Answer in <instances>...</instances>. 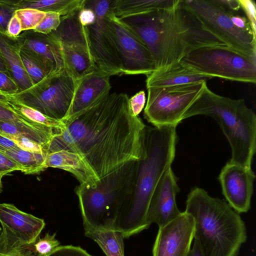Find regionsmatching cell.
I'll return each instance as SVG.
<instances>
[{"instance_id": "obj_10", "label": "cell", "mask_w": 256, "mask_h": 256, "mask_svg": "<svg viewBox=\"0 0 256 256\" xmlns=\"http://www.w3.org/2000/svg\"><path fill=\"white\" fill-rule=\"evenodd\" d=\"M207 86L200 82L165 88H147L145 118L154 126H177L186 111Z\"/></svg>"}, {"instance_id": "obj_6", "label": "cell", "mask_w": 256, "mask_h": 256, "mask_svg": "<svg viewBox=\"0 0 256 256\" xmlns=\"http://www.w3.org/2000/svg\"><path fill=\"white\" fill-rule=\"evenodd\" d=\"M136 161L127 162L102 177L94 186L80 184L76 187L84 225L114 229L120 209L130 190Z\"/></svg>"}, {"instance_id": "obj_49", "label": "cell", "mask_w": 256, "mask_h": 256, "mask_svg": "<svg viewBox=\"0 0 256 256\" xmlns=\"http://www.w3.org/2000/svg\"><path fill=\"white\" fill-rule=\"evenodd\" d=\"M5 175H6V174L4 173L0 172V193H1L2 191V177Z\"/></svg>"}, {"instance_id": "obj_46", "label": "cell", "mask_w": 256, "mask_h": 256, "mask_svg": "<svg viewBox=\"0 0 256 256\" xmlns=\"http://www.w3.org/2000/svg\"><path fill=\"white\" fill-rule=\"evenodd\" d=\"M188 256H202L200 246L196 240Z\"/></svg>"}, {"instance_id": "obj_27", "label": "cell", "mask_w": 256, "mask_h": 256, "mask_svg": "<svg viewBox=\"0 0 256 256\" xmlns=\"http://www.w3.org/2000/svg\"><path fill=\"white\" fill-rule=\"evenodd\" d=\"M0 256H40L34 244L22 242L4 224H0Z\"/></svg>"}, {"instance_id": "obj_12", "label": "cell", "mask_w": 256, "mask_h": 256, "mask_svg": "<svg viewBox=\"0 0 256 256\" xmlns=\"http://www.w3.org/2000/svg\"><path fill=\"white\" fill-rule=\"evenodd\" d=\"M90 8L96 16L95 22L85 26L90 52L96 69L110 76L122 74V66L109 24L112 4L106 0L92 2Z\"/></svg>"}, {"instance_id": "obj_7", "label": "cell", "mask_w": 256, "mask_h": 256, "mask_svg": "<svg viewBox=\"0 0 256 256\" xmlns=\"http://www.w3.org/2000/svg\"><path fill=\"white\" fill-rule=\"evenodd\" d=\"M180 62L203 75L256 84V57L243 54L224 44L195 50Z\"/></svg>"}, {"instance_id": "obj_11", "label": "cell", "mask_w": 256, "mask_h": 256, "mask_svg": "<svg viewBox=\"0 0 256 256\" xmlns=\"http://www.w3.org/2000/svg\"><path fill=\"white\" fill-rule=\"evenodd\" d=\"M78 12L60 17V26L51 32L59 44L64 70L76 80L97 70Z\"/></svg>"}, {"instance_id": "obj_39", "label": "cell", "mask_w": 256, "mask_h": 256, "mask_svg": "<svg viewBox=\"0 0 256 256\" xmlns=\"http://www.w3.org/2000/svg\"><path fill=\"white\" fill-rule=\"evenodd\" d=\"M146 102V94L140 90L129 98V108L134 116H138L143 110Z\"/></svg>"}, {"instance_id": "obj_34", "label": "cell", "mask_w": 256, "mask_h": 256, "mask_svg": "<svg viewBox=\"0 0 256 256\" xmlns=\"http://www.w3.org/2000/svg\"><path fill=\"white\" fill-rule=\"evenodd\" d=\"M16 10L15 0H0V32L6 34L8 24Z\"/></svg>"}, {"instance_id": "obj_1", "label": "cell", "mask_w": 256, "mask_h": 256, "mask_svg": "<svg viewBox=\"0 0 256 256\" xmlns=\"http://www.w3.org/2000/svg\"><path fill=\"white\" fill-rule=\"evenodd\" d=\"M128 96L113 92L64 123L48 154L68 150L78 154L98 180L146 154V126L133 115Z\"/></svg>"}, {"instance_id": "obj_23", "label": "cell", "mask_w": 256, "mask_h": 256, "mask_svg": "<svg viewBox=\"0 0 256 256\" xmlns=\"http://www.w3.org/2000/svg\"><path fill=\"white\" fill-rule=\"evenodd\" d=\"M180 0H114L113 14L118 18L144 15L178 5Z\"/></svg>"}, {"instance_id": "obj_22", "label": "cell", "mask_w": 256, "mask_h": 256, "mask_svg": "<svg viewBox=\"0 0 256 256\" xmlns=\"http://www.w3.org/2000/svg\"><path fill=\"white\" fill-rule=\"evenodd\" d=\"M0 50L8 74L17 84L18 92L32 87L33 84L22 62L16 38L0 32Z\"/></svg>"}, {"instance_id": "obj_2", "label": "cell", "mask_w": 256, "mask_h": 256, "mask_svg": "<svg viewBox=\"0 0 256 256\" xmlns=\"http://www.w3.org/2000/svg\"><path fill=\"white\" fill-rule=\"evenodd\" d=\"M121 20L147 46L156 70L179 62L198 48L224 44L203 28L182 0L168 9Z\"/></svg>"}, {"instance_id": "obj_15", "label": "cell", "mask_w": 256, "mask_h": 256, "mask_svg": "<svg viewBox=\"0 0 256 256\" xmlns=\"http://www.w3.org/2000/svg\"><path fill=\"white\" fill-rule=\"evenodd\" d=\"M256 176L251 168L228 162L222 168L218 180L228 204L236 212H248L250 208Z\"/></svg>"}, {"instance_id": "obj_40", "label": "cell", "mask_w": 256, "mask_h": 256, "mask_svg": "<svg viewBox=\"0 0 256 256\" xmlns=\"http://www.w3.org/2000/svg\"><path fill=\"white\" fill-rule=\"evenodd\" d=\"M0 91L6 94L18 92V88L14 80L8 74L0 71Z\"/></svg>"}, {"instance_id": "obj_30", "label": "cell", "mask_w": 256, "mask_h": 256, "mask_svg": "<svg viewBox=\"0 0 256 256\" xmlns=\"http://www.w3.org/2000/svg\"><path fill=\"white\" fill-rule=\"evenodd\" d=\"M20 56L25 70L33 86L54 73L21 49Z\"/></svg>"}, {"instance_id": "obj_42", "label": "cell", "mask_w": 256, "mask_h": 256, "mask_svg": "<svg viewBox=\"0 0 256 256\" xmlns=\"http://www.w3.org/2000/svg\"><path fill=\"white\" fill-rule=\"evenodd\" d=\"M78 17L79 22L84 27L94 24L96 20L94 10L84 6L78 12Z\"/></svg>"}, {"instance_id": "obj_25", "label": "cell", "mask_w": 256, "mask_h": 256, "mask_svg": "<svg viewBox=\"0 0 256 256\" xmlns=\"http://www.w3.org/2000/svg\"><path fill=\"white\" fill-rule=\"evenodd\" d=\"M84 235L96 242L106 256H124V236L117 230L84 225Z\"/></svg>"}, {"instance_id": "obj_24", "label": "cell", "mask_w": 256, "mask_h": 256, "mask_svg": "<svg viewBox=\"0 0 256 256\" xmlns=\"http://www.w3.org/2000/svg\"><path fill=\"white\" fill-rule=\"evenodd\" d=\"M84 3L85 0H15V6L16 10L32 8L65 17L83 8Z\"/></svg>"}, {"instance_id": "obj_32", "label": "cell", "mask_w": 256, "mask_h": 256, "mask_svg": "<svg viewBox=\"0 0 256 256\" xmlns=\"http://www.w3.org/2000/svg\"><path fill=\"white\" fill-rule=\"evenodd\" d=\"M0 120L12 122L40 129H45L50 128L33 122L28 120L15 112L8 105L2 103H0Z\"/></svg>"}, {"instance_id": "obj_8", "label": "cell", "mask_w": 256, "mask_h": 256, "mask_svg": "<svg viewBox=\"0 0 256 256\" xmlns=\"http://www.w3.org/2000/svg\"><path fill=\"white\" fill-rule=\"evenodd\" d=\"M184 8L203 28L227 46L250 56L256 57V34L237 28L232 22V12L217 0H182Z\"/></svg>"}, {"instance_id": "obj_36", "label": "cell", "mask_w": 256, "mask_h": 256, "mask_svg": "<svg viewBox=\"0 0 256 256\" xmlns=\"http://www.w3.org/2000/svg\"><path fill=\"white\" fill-rule=\"evenodd\" d=\"M13 141L22 150L32 152H46L47 148L35 141L22 136H6Z\"/></svg>"}, {"instance_id": "obj_17", "label": "cell", "mask_w": 256, "mask_h": 256, "mask_svg": "<svg viewBox=\"0 0 256 256\" xmlns=\"http://www.w3.org/2000/svg\"><path fill=\"white\" fill-rule=\"evenodd\" d=\"M110 77L96 70L77 80L68 112L62 122L74 118L106 98L110 94Z\"/></svg>"}, {"instance_id": "obj_50", "label": "cell", "mask_w": 256, "mask_h": 256, "mask_svg": "<svg viewBox=\"0 0 256 256\" xmlns=\"http://www.w3.org/2000/svg\"><path fill=\"white\" fill-rule=\"evenodd\" d=\"M2 230V228L0 226V232H1Z\"/></svg>"}, {"instance_id": "obj_44", "label": "cell", "mask_w": 256, "mask_h": 256, "mask_svg": "<svg viewBox=\"0 0 256 256\" xmlns=\"http://www.w3.org/2000/svg\"><path fill=\"white\" fill-rule=\"evenodd\" d=\"M20 148L12 140L0 134V152H4Z\"/></svg>"}, {"instance_id": "obj_28", "label": "cell", "mask_w": 256, "mask_h": 256, "mask_svg": "<svg viewBox=\"0 0 256 256\" xmlns=\"http://www.w3.org/2000/svg\"><path fill=\"white\" fill-rule=\"evenodd\" d=\"M3 153L16 162L20 171L26 174H38L47 168L45 165L47 153L32 152L20 148Z\"/></svg>"}, {"instance_id": "obj_18", "label": "cell", "mask_w": 256, "mask_h": 256, "mask_svg": "<svg viewBox=\"0 0 256 256\" xmlns=\"http://www.w3.org/2000/svg\"><path fill=\"white\" fill-rule=\"evenodd\" d=\"M16 40L20 49L52 72L64 70L59 44L51 33L46 34L28 30L20 34Z\"/></svg>"}, {"instance_id": "obj_31", "label": "cell", "mask_w": 256, "mask_h": 256, "mask_svg": "<svg viewBox=\"0 0 256 256\" xmlns=\"http://www.w3.org/2000/svg\"><path fill=\"white\" fill-rule=\"evenodd\" d=\"M15 14L19 18L22 31L34 30L42 21L46 12L32 8L18 10Z\"/></svg>"}, {"instance_id": "obj_16", "label": "cell", "mask_w": 256, "mask_h": 256, "mask_svg": "<svg viewBox=\"0 0 256 256\" xmlns=\"http://www.w3.org/2000/svg\"><path fill=\"white\" fill-rule=\"evenodd\" d=\"M179 192L177 178L170 167L161 176L151 198L147 214L149 226L154 223L161 227L180 214L176 202Z\"/></svg>"}, {"instance_id": "obj_4", "label": "cell", "mask_w": 256, "mask_h": 256, "mask_svg": "<svg viewBox=\"0 0 256 256\" xmlns=\"http://www.w3.org/2000/svg\"><path fill=\"white\" fill-rule=\"evenodd\" d=\"M185 212L194 222V240L202 256H238L247 233L240 214L226 202L212 198L204 189L188 194Z\"/></svg>"}, {"instance_id": "obj_47", "label": "cell", "mask_w": 256, "mask_h": 256, "mask_svg": "<svg viewBox=\"0 0 256 256\" xmlns=\"http://www.w3.org/2000/svg\"><path fill=\"white\" fill-rule=\"evenodd\" d=\"M0 71L2 72H4V73L8 74V75H9L8 74V70H7V68L6 67V64H5V62H4V58H3V56L2 55L0 50Z\"/></svg>"}, {"instance_id": "obj_21", "label": "cell", "mask_w": 256, "mask_h": 256, "mask_svg": "<svg viewBox=\"0 0 256 256\" xmlns=\"http://www.w3.org/2000/svg\"><path fill=\"white\" fill-rule=\"evenodd\" d=\"M45 165L46 168H58L68 172L80 184L94 186L99 180L82 158L72 152L59 150L47 154Z\"/></svg>"}, {"instance_id": "obj_48", "label": "cell", "mask_w": 256, "mask_h": 256, "mask_svg": "<svg viewBox=\"0 0 256 256\" xmlns=\"http://www.w3.org/2000/svg\"><path fill=\"white\" fill-rule=\"evenodd\" d=\"M10 98L8 94H6L0 91V103L8 105Z\"/></svg>"}, {"instance_id": "obj_43", "label": "cell", "mask_w": 256, "mask_h": 256, "mask_svg": "<svg viewBox=\"0 0 256 256\" xmlns=\"http://www.w3.org/2000/svg\"><path fill=\"white\" fill-rule=\"evenodd\" d=\"M22 32L20 22L14 14L8 24L6 34L10 37L16 38Z\"/></svg>"}, {"instance_id": "obj_5", "label": "cell", "mask_w": 256, "mask_h": 256, "mask_svg": "<svg viewBox=\"0 0 256 256\" xmlns=\"http://www.w3.org/2000/svg\"><path fill=\"white\" fill-rule=\"evenodd\" d=\"M198 115L210 116L219 124L230 146L229 162L251 168L256 149V116L244 100L218 95L206 86L184 120Z\"/></svg>"}, {"instance_id": "obj_29", "label": "cell", "mask_w": 256, "mask_h": 256, "mask_svg": "<svg viewBox=\"0 0 256 256\" xmlns=\"http://www.w3.org/2000/svg\"><path fill=\"white\" fill-rule=\"evenodd\" d=\"M8 105L22 116L33 122L60 130L65 126L64 124L60 120L48 117L34 108L10 99Z\"/></svg>"}, {"instance_id": "obj_35", "label": "cell", "mask_w": 256, "mask_h": 256, "mask_svg": "<svg viewBox=\"0 0 256 256\" xmlns=\"http://www.w3.org/2000/svg\"><path fill=\"white\" fill-rule=\"evenodd\" d=\"M60 24V14L52 12H46L42 21L33 30L36 32L49 34L57 30Z\"/></svg>"}, {"instance_id": "obj_37", "label": "cell", "mask_w": 256, "mask_h": 256, "mask_svg": "<svg viewBox=\"0 0 256 256\" xmlns=\"http://www.w3.org/2000/svg\"><path fill=\"white\" fill-rule=\"evenodd\" d=\"M47 256H92L80 246L72 245L58 246Z\"/></svg>"}, {"instance_id": "obj_20", "label": "cell", "mask_w": 256, "mask_h": 256, "mask_svg": "<svg viewBox=\"0 0 256 256\" xmlns=\"http://www.w3.org/2000/svg\"><path fill=\"white\" fill-rule=\"evenodd\" d=\"M212 78L179 62L156 70L146 76V86L147 88H165L207 82Z\"/></svg>"}, {"instance_id": "obj_33", "label": "cell", "mask_w": 256, "mask_h": 256, "mask_svg": "<svg viewBox=\"0 0 256 256\" xmlns=\"http://www.w3.org/2000/svg\"><path fill=\"white\" fill-rule=\"evenodd\" d=\"M56 233L46 232L44 237L38 238L34 244L36 252L40 256H47L60 246V242L56 238Z\"/></svg>"}, {"instance_id": "obj_13", "label": "cell", "mask_w": 256, "mask_h": 256, "mask_svg": "<svg viewBox=\"0 0 256 256\" xmlns=\"http://www.w3.org/2000/svg\"><path fill=\"white\" fill-rule=\"evenodd\" d=\"M109 24L122 66V74H145L156 70L152 55L140 38L114 14Z\"/></svg>"}, {"instance_id": "obj_41", "label": "cell", "mask_w": 256, "mask_h": 256, "mask_svg": "<svg viewBox=\"0 0 256 256\" xmlns=\"http://www.w3.org/2000/svg\"><path fill=\"white\" fill-rule=\"evenodd\" d=\"M16 170H21L20 166L6 154L0 152V172L8 174Z\"/></svg>"}, {"instance_id": "obj_45", "label": "cell", "mask_w": 256, "mask_h": 256, "mask_svg": "<svg viewBox=\"0 0 256 256\" xmlns=\"http://www.w3.org/2000/svg\"><path fill=\"white\" fill-rule=\"evenodd\" d=\"M217 1L228 10L236 12L242 10L238 0H217Z\"/></svg>"}, {"instance_id": "obj_9", "label": "cell", "mask_w": 256, "mask_h": 256, "mask_svg": "<svg viewBox=\"0 0 256 256\" xmlns=\"http://www.w3.org/2000/svg\"><path fill=\"white\" fill-rule=\"evenodd\" d=\"M76 84V80L64 70L25 90L8 95L12 101L62 122L68 112Z\"/></svg>"}, {"instance_id": "obj_38", "label": "cell", "mask_w": 256, "mask_h": 256, "mask_svg": "<svg viewBox=\"0 0 256 256\" xmlns=\"http://www.w3.org/2000/svg\"><path fill=\"white\" fill-rule=\"evenodd\" d=\"M242 10L248 18L252 30L256 34V8L252 0H238Z\"/></svg>"}, {"instance_id": "obj_3", "label": "cell", "mask_w": 256, "mask_h": 256, "mask_svg": "<svg viewBox=\"0 0 256 256\" xmlns=\"http://www.w3.org/2000/svg\"><path fill=\"white\" fill-rule=\"evenodd\" d=\"M176 126L146 127V154L136 161L130 190L116 217L114 229L124 238L148 229L147 214L154 190L171 167L176 154Z\"/></svg>"}, {"instance_id": "obj_26", "label": "cell", "mask_w": 256, "mask_h": 256, "mask_svg": "<svg viewBox=\"0 0 256 256\" xmlns=\"http://www.w3.org/2000/svg\"><path fill=\"white\" fill-rule=\"evenodd\" d=\"M60 132V130L52 128L40 129L12 122L0 120V134L5 137L24 136L45 146L47 150L53 137Z\"/></svg>"}, {"instance_id": "obj_19", "label": "cell", "mask_w": 256, "mask_h": 256, "mask_svg": "<svg viewBox=\"0 0 256 256\" xmlns=\"http://www.w3.org/2000/svg\"><path fill=\"white\" fill-rule=\"evenodd\" d=\"M0 223L28 244L36 242L46 225L43 219L24 212L14 204L8 203L0 204Z\"/></svg>"}, {"instance_id": "obj_14", "label": "cell", "mask_w": 256, "mask_h": 256, "mask_svg": "<svg viewBox=\"0 0 256 256\" xmlns=\"http://www.w3.org/2000/svg\"><path fill=\"white\" fill-rule=\"evenodd\" d=\"M194 222L186 212L159 227L152 256H188L194 238Z\"/></svg>"}]
</instances>
